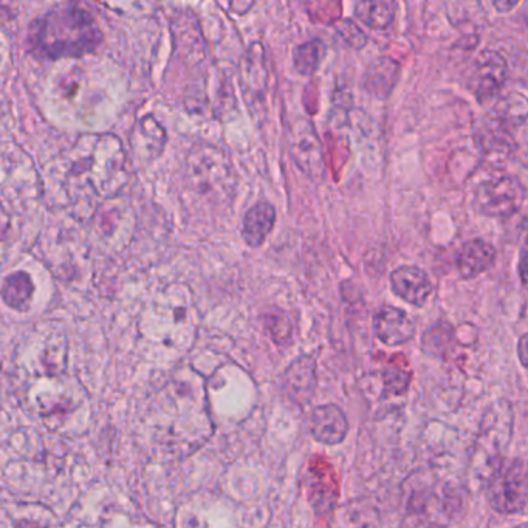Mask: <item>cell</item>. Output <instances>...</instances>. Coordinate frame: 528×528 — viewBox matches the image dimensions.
Masks as SVG:
<instances>
[{
  "mask_svg": "<svg viewBox=\"0 0 528 528\" xmlns=\"http://www.w3.org/2000/svg\"><path fill=\"white\" fill-rule=\"evenodd\" d=\"M494 7L498 8L499 11H510L511 8H515L518 5V2H494Z\"/></svg>",
  "mask_w": 528,
  "mask_h": 528,
  "instance_id": "obj_29",
  "label": "cell"
},
{
  "mask_svg": "<svg viewBox=\"0 0 528 528\" xmlns=\"http://www.w3.org/2000/svg\"><path fill=\"white\" fill-rule=\"evenodd\" d=\"M519 278H521L522 285L528 290V251L519 262Z\"/></svg>",
  "mask_w": 528,
  "mask_h": 528,
  "instance_id": "obj_28",
  "label": "cell"
},
{
  "mask_svg": "<svg viewBox=\"0 0 528 528\" xmlns=\"http://www.w3.org/2000/svg\"><path fill=\"white\" fill-rule=\"evenodd\" d=\"M340 528H383L380 511L371 502L352 501L341 508L338 515Z\"/></svg>",
  "mask_w": 528,
  "mask_h": 528,
  "instance_id": "obj_20",
  "label": "cell"
},
{
  "mask_svg": "<svg viewBox=\"0 0 528 528\" xmlns=\"http://www.w3.org/2000/svg\"><path fill=\"white\" fill-rule=\"evenodd\" d=\"M306 487L315 515L318 518H330L340 501V479L332 463L324 457H313L307 468Z\"/></svg>",
  "mask_w": 528,
  "mask_h": 528,
  "instance_id": "obj_7",
  "label": "cell"
},
{
  "mask_svg": "<svg viewBox=\"0 0 528 528\" xmlns=\"http://www.w3.org/2000/svg\"><path fill=\"white\" fill-rule=\"evenodd\" d=\"M313 437L324 445H340L349 432V420L336 405L316 406L310 417Z\"/></svg>",
  "mask_w": 528,
  "mask_h": 528,
  "instance_id": "obj_12",
  "label": "cell"
},
{
  "mask_svg": "<svg viewBox=\"0 0 528 528\" xmlns=\"http://www.w3.org/2000/svg\"><path fill=\"white\" fill-rule=\"evenodd\" d=\"M103 33L92 13L75 4L59 5L30 22L27 52L38 59L58 61L95 52Z\"/></svg>",
  "mask_w": 528,
  "mask_h": 528,
  "instance_id": "obj_2",
  "label": "cell"
},
{
  "mask_svg": "<svg viewBox=\"0 0 528 528\" xmlns=\"http://www.w3.org/2000/svg\"><path fill=\"white\" fill-rule=\"evenodd\" d=\"M496 261L493 245L482 239L468 240L457 253L456 265L463 279H474L482 275Z\"/></svg>",
  "mask_w": 528,
  "mask_h": 528,
  "instance_id": "obj_13",
  "label": "cell"
},
{
  "mask_svg": "<svg viewBox=\"0 0 528 528\" xmlns=\"http://www.w3.org/2000/svg\"><path fill=\"white\" fill-rule=\"evenodd\" d=\"M508 64L502 53L484 50L477 55L470 86L480 103L496 100L507 83Z\"/></svg>",
  "mask_w": 528,
  "mask_h": 528,
  "instance_id": "obj_8",
  "label": "cell"
},
{
  "mask_svg": "<svg viewBox=\"0 0 528 528\" xmlns=\"http://www.w3.org/2000/svg\"><path fill=\"white\" fill-rule=\"evenodd\" d=\"M183 180L194 196L213 205H222L225 200H230L236 188L234 172L227 157L208 144H197L189 151Z\"/></svg>",
  "mask_w": 528,
  "mask_h": 528,
  "instance_id": "obj_3",
  "label": "cell"
},
{
  "mask_svg": "<svg viewBox=\"0 0 528 528\" xmlns=\"http://www.w3.org/2000/svg\"><path fill=\"white\" fill-rule=\"evenodd\" d=\"M454 330L450 324L439 323L431 329L426 330L422 338V347L426 355L443 358L448 354L451 341H453Z\"/></svg>",
  "mask_w": 528,
  "mask_h": 528,
  "instance_id": "obj_25",
  "label": "cell"
},
{
  "mask_svg": "<svg viewBox=\"0 0 528 528\" xmlns=\"http://www.w3.org/2000/svg\"><path fill=\"white\" fill-rule=\"evenodd\" d=\"M132 148L143 160H154L165 148L166 134L152 115H146L138 121L131 137Z\"/></svg>",
  "mask_w": 528,
  "mask_h": 528,
  "instance_id": "obj_16",
  "label": "cell"
},
{
  "mask_svg": "<svg viewBox=\"0 0 528 528\" xmlns=\"http://www.w3.org/2000/svg\"><path fill=\"white\" fill-rule=\"evenodd\" d=\"M336 30H338L341 38H343L350 47L361 50V48L367 44L366 33H364L354 21H350V19H343V21L338 22V24H336Z\"/></svg>",
  "mask_w": 528,
  "mask_h": 528,
  "instance_id": "obj_26",
  "label": "cell"
},
{
  "mask_svg": "<svg viewBox=\"0 0 528 528\" xmlns=\"http://www.w3.org/2000/svg\"><path fill=\"white\" fill-rule=\"evenodd\" d=\"M35 293V284L25 271L8 276L2 285V298L10 309L27 312Z\"/></svg>",
  "mask_w": 528,
  "mask_h": 528,
  "instance_id": "obj_19",
  "label": "cell"
},
{
  "mask_svg": "<svg viewBox=\"0 0 528 528\" xmlns=\"http://www.w3.org/2000/svg\"><path fill=\"white\" fill-rule=\"evenodd\" d=\"M400 64L391 58H380L367 69L364 89L378 98H388L397 83Z\"/></svg>",
  "mask_w": 528,
  "mask_h": 528,
  "instance_id": "obj_17",
  "label": "cell"
},
{
  "mask_svg": "<svg viewBox=\"0 0 528 528\" xmlns=\"http://www.w3.org/2000/svg\"><path fill=\"white\" fill-rule=\"evenodd\" d=\"M476 141L488 158H505L515 149L508 127L496 120L490 121L480 129Z\"/></svg>",
  "mask_w": 528,
  "mask_h": 528,
  "instance_id": "obj_18",
  "label": "cell"
},
{
  "mask_svg": "<svg viewBox=\"0 0 528 528\" xmlns=\"http://www.w3.org/2000/svg\"><path fill=\"white\" fill-rule=\"evenodd\" d=\"M412 372L409 369L408 360L405 357L392 358L388 366L384 367L383 384L384 389L392 395H403L411 386Z\"/></svg>",
  "mask_w": 528,
  "mask_h": 528,
  "instance_id": "obj_24",
  "label": "cell"
},
{
  "mask_svg": "<svg viewBox=\"0 0 528 528\" xmlns=\"http://www.w3.org/2000/svg\"><path fill=\"white\" fill-rule=\"evenodd\" d=\"M392 292L411 306L423 307L432 293V284L422 268L402 265L391 273Z\"/></svg>",
  "mask_w": 528,
  "mask_h": 528,
  "instance_id": "obj_9",
  "label": "cell"
},
{
  "mask_svg": "<svg viewBox=\"0 0 528 528\" xmlns=\"http://www.w3.org/2000/svg\"><path fill=\"white\" fill-rule=\"evenodd\" d=\"M518 357L521 361L522 366L528 371V333L521 336V340L518 343Z\"/></svg>",
  "mask_w": 528,
  "mask_h": 528,
  "instance_id": "obj_27",
  "label": "cell"
},
{
  "mask_svg": "<svg viewBox=\"0 0 528 528\" xmlns=\"http://www.w3.org/2000/svg\"><path fill=\"white\" fill-rule=\"evenodd\" d=\"M493 114L508 129L521 126L528 120V98L519 92L507 93L494 103Z\"/></svg>",
  "mask_w": 528,
  "mask_h": 528,
  "instance_id": "obj_21",
  "label": "cell"
},
{
  "mask_svg": "<svg viewBox=\"0 0 528 528\" xmlns=\"http://www.w3.org/2000/svg\"><path fill=\"white\" fill-rule=\"evenodd\" d=\"M355 16L372 30H388L395 18V4L388 0H366L355 5Z\"/></svg>",
  "mask_w": 528,
  "mask_h": 528,
  "instance_id": "obj_22",
  "label": "cell"
},
{
  "mask_svg": "<svg viewBox=\"0 0 528 528\" xmlns=\"http://www.w3.org/2000/svg\"><path fill=\"white\" fill-rule=\"evenodd\" d=\"M524 200L525 189L519 179L502 175L477 186L473 205L482 216L507 219L521 210Z\"/></svg>",
  "mask_w": 528,
  "mask_h": 528,
  "instance_id": "obj_5",
  "label": "cell"
},
{
  "mask_svg": "<svg viewBox=\"0 0 528 528\" xmlns=\"http://www.w3.org/2000/svg\"><path fill=\"white\" fill-rule=\"evenodd\" d=\"M326 55V45L321 39H312L296 47L293 62L299 75L310 76L319 69V64Z\"/></svg>",
  "mask_w": 528,
  "mask_h": 528,
  "instance_id": "obj_23",
  "label": "cell"
},
{
  "mask_svg": "<svg viewBox=\"0 0 528 528\" xmlns=\"http://www.w3.org/2000/svg\"><path fill=\"white\" fill-rule=\"evenodd\" d=\"M487 501L501 515H519L528 505V462L502 460L488 476Z\"/></svg>",
  "mask_w": 528,
  "mask_h": 528,
  "instance_id": "obj_4",
  "label": "cell"
},
{
  "mask_svg": "<svg viewBox=\"0 0 528 528\" xmlns=\"http://www.w3.org/2000/svg\"><path fill=\"white\" fill-rule=\"evenodd\" d=\"M267 64L264 47L254 42L242 62V89L250 100L261 101L267 87Z\"/></svg>",
  "mask_w": 528,
  "mask_h": 528,
  "instance_id": "obj_15",
  "label": "cell"
},
{
  "mask_svg": "<svg viewBox=\"0 0 528 528\" xmlns=\"http://www.w3.org/2000/svg\"><path fill=\"white\" fill-rule=\"evenodd\" d=\"M290 154L302 174L319 182L326 174L323 143L312 121L298 118L290 129Z\"/></svg>",
  "mask_w": 528,
  "mask_h": 528,
  "instance_id": "obj_6",
  "label": "cell"
},
{
  "mask_svg": "<svg viewBox=\"0 0 528 528\" xmlns=\"http://www.w3.org/2000/svg\"><path fill=\"white\" fill-rule=\"evenodd\" d=\"M276 210L275 206L268 202H258L251 206L245 213L242 222V236L245 244L251 248H258L264 245L267 237L275 228Z\"/></svg>",
  "mask_w": 528,
  "mask_h": 528,
  "instance_id": "obj_14",
  "label": "cell"
},
{
  "mask_svg": "<svg viewBox=\"0 0 528 528\" xmlns=\"http://www.w3.org/2000/svg\"><path fill=\"white\" fill-rule=\"evenodd\" d=\"M316 388V361L310 355L298 358L284 372V389L287 397L296 405L310 402Z\"/></svg>",
  "mask_w": 528,
  "mask_h": 528,
  "instance_id": "obj_11",
  "label": "cell"
},
{
  "mask_svg": "<svg viewBox=\"0 0 528 528\" xmlns=\"http://www.w3.org/2000/svg\"><path fill=\"white\" fill-rule=\"evenodd\" d=\"M126 152L117 135H81L64 158V188L72 200L114 199L127 183Z\"/></svg>",
  "mask_w": 528,
  "mask_h": 528,
  "instance_id": "obj_1",
  "label": "cell"
},
{
  "mask_svg": "<svg viewBox=\"0 0 528 528\" xmlns=\"http://www.w3.org/2000/svg\"><path fill=\"white\" fill-rule=\"evenodd\" d=\"M374 332L378 340L386 346H402L412 340L415 324L403 310L384 306L375 315Z\"/></svg>",
  "mask_w": 528,
  "mask_h": 528,
  "instance_id": "obj_10",
  "label": "cell"
}]
</instances>
